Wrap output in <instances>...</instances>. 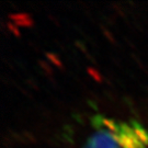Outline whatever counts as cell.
Wrapping results in <instances>:
<instances>
[{"label":"cell","mask_w":148,"mask_h":148,"mask_svg":"<svg viewBox=\"0 0 148 148\" xmlns=\"http://www.w3.org/2000/svg\"><path fill=\"white\" fill-rule=\"evenodd\" d=\"M82 148H148V128L135 119L97 114Z\"/></svg>","instance_id":"cell-1"}]
</instances>
